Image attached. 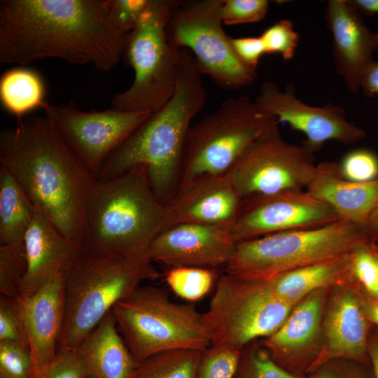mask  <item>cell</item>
<instances>
[{
	"instance_id": "6da1fadb",
	"label": "cell",
	"mask_w": 378,
	"mask_h": 378,
	"mask_svg": "<svg viewBox=\"0 0 378 378\" xmlns=\"http://www.w3.org/2000/svg\"><path fill=\"white\" fill-rule=\"evenodd\" d=\"M127 35L113 22L109 0H2L0 63L27 65L48 58L109 71Z\"/></svg>"
},
{
	"instance_id": "7a4b0ae2",
	"label": "cell",
	"mask_w": 378,
	"mask_h": 378,
	"mask_svg": "<svg viewBox=\"0 0 378 378\" xmlns=\"http://www.w3.org/2000/svg\"><path fill=\"white\" fill-rule=\"evenodd\" d=\"M0 165L66 238L81 246L86 204L97 179L44 115L0 132Z\"/></svg>"
},
{
	"instance_id": "3957f363",
	"label": "cell",
	"mask_w": 378,
	"mask_h": 378,
	"mask_svg": "<svg viewBox=\"0 0 378 378\" xmlns=\"http://www.w3.org/2000/svg\"><path fill=\"white\" fill-rule=\"evenodd\" d=\"M202 76L192 53L179 49L173 96L108 157L97 180H108L133 167L144 165L155 196L167 206L180 186L191 121L206 104Z\"/></svg>"
},
{
	"instance_id": "277c9868",
	"label": "cell",
	"mask_w": 378,
	"mask_h": 378,
	"mask_svg": "<svg viewBox=\"0 0 378 378\" xmlns=\"http://www.w3.org/2000/svg\"><path fill=\"white\" fill-rule=\"evenodd\" d=\"M168 227L167 206L155 196L146 167L136 165L115 178L96 181L86 204L82 250L99 255L147 254L155 237Z\"/></svg>"
},
{
	"instance_id": "5b68a950",
	"label": "cell",
	"mask_w": 378,
	"mask_h": 378,
	"mask_svg": "<svg viewBox=\"0 0 378 378\" xmlns=\"http://www.w3.org/2000/svg\"><path fill=\"white\" fill-rule=\"evenodd\" d=\"M160 276L149 253L99 255L83 250L66 273L64 318L57 348L76 349L118 301Z\"/></svg>"
},
{
	"instance_id": "8992f818",
	"label": "cell",
	"mask_w": 378,
	"mask_h": 378,
	"mask_svg": "<svg viewBox=\"0 0 378 378\" xmlns=\"http://www.w3.org/2000/svg\"><path fill=\"white\" fill-rule=\"evenodd\" d=\"M372 242L365 229L344 220L316 228L277 232L237 242L225 266L226 273L267 280L347 255Z\"/></svg>"
},
{
	"instance_id": "52a82bcc",
	"label": "cell",
	"mask_w": 378,
	"mask_h": 378,
	"mask_svg": "<svg viewBox=\"0 0 378 378\" xmlns=\"http://www.w3.org/2000/svg\"><path fill=\"white\" fill-rule=\"evenodd\" d=\"M111 310L137 365L161 352H203L211 345L202 314L192 304L172 301L163 288L139 286Z\"/></svg>"
},
{
	"instance_id": "ba28073f",
	"label": "cell",
	"mask_w": 378,
	"mask_h": 378,
	"mask_svg": "<svg viewBox=\"0 0 378 378\" xmlns=\"http://www.w3.org/2000/svg\"><path fill=\"white\" fill-rule=\"evenodd\" d=\"M178 1L150 0L139 21L127 36L123 53L134 69V78L127 90L113 97V108L155 113L173 96L178 50L169 45L165 30Z\"/></svg>"
},
{
	"instance_id": "9c48e42d",
	"label": "cell",
	"mask_w": 378,
	"mask_h": 378,
	"mask_svg": "<svg viewBox=\"0 0 378 378\" xmlns=\"http://www.w3.org/2000/svg\"><path fill=\"white\" fill-rule=\"evenodd\" d=\"M279 122L247 96L225 99L216 110L191 126L180 186L200 175L226 174L258 139Z\"/></svg>"
},
{
	"instance_id": "30bf717a",
	"label": "cell",
	"mask_w": 378,
	"mask_h": 378,
	"mask_svg": "<svg viewBox=\"0 0 378 378\" xmlns=\"http://www.w3.org/2000/svg\"><path fill=\"white\" fill-rule=\"evenodd\" d=\"M293 308L274 294L267 280L225 273L217 281L202 321L211 345L242 350L276 331Z\"/></svg>"
},
{
	"instance_id": "8fae6325",
	"label": "cell",
	"mask_w": 378,
	"mask_h": 378,
	"mask_svg": "<svg viewBox=\"0 0 378 378\" xmlns=\"http://www.w3.org/2000/svg\"><path fill=\"white\" fill-rule=\"evenodd\" d=\"M223 0L178 1L166 26L174 49L188 50L201 73L221 88L240 89L253 84L258 74L236 55L223 27Z\"/></svg>"
},
{
	"instance_id": "7c38bea8",
	"label": "cell",
	"mask_w": 378,
	"mask_h": 378,
	"mask_svg": "<svg viewBox=\"0 0 378 378\" xmlns=\"http://www.w3.org/2000/svg\"><path fill=\"white\" fill-rule=\"evenodd\" d=\"M314 153L282 137L279 125L258 139L226 173L241 199L302 190L316 165Z\"/></svg>"
},
{
	"instance_id": "4fadbf2b",
	"label": "cell",
	"mask_w": 378,
	"mask_h": 378,
	"mask_svg": "<svg viewBox=\"0 0 378 378\" xmlns=\"http://www.w3.org/2000/svg\"><path fill=\"white\" fill-rule=\"evenodd\" d=\"M69 149L96 178L108 157L153 113L115 108L84 111L72 102L42 108Z\"/></svg>"
},
{
	"instance_id": "5bb4252c",
	"label": "cell",
	"mask_w": 378,
	"mask_h": 378,
	"mask_svg": "<svg viewBox=\"0 0 378 378\" xmlns=\"http://www.w3.org/2000/svg\"><path fill=\"white\" fill-rule=\"evenodd\" d=\"M342 220L307 190H286L243 198L231 234L237 243L285 231L316 228Z\"/></svg>"
},
{
	"instance_id": "9a60e30c",
	"label": "cell",
	"mask_w": 378,
	"mask_h": 378,
	"mask_svg": "<svg viewBox=\"0 0 378 378\" xmlns=\"http://www.w3.org/2000/svg\"><path fill=\"white\" fill-rule=\"evenodd\" d=\"M254 101L262 112L302 133L306 138L302 145L314 153L328 141L350 145L365 137L364 130L347 120L343 108L332 103L308 105L297 97L291 83L281 90L275 83L265 80Z\"/></svg>"
},
{
	"instance_id": "2e32d148",
	"label": "cell",
	"mask_w": 378,
	"mask_h": 378,
	"mask_svg": "<svg viewBox=\"0 0 378 378\" xmlns=\"http://www.w3.org/2000/svg\"><path fill=\"white\" fill-rule=\"evenodd\" d=\"M236 244L230 228L178 223L167 227L155 237L149 255L153 262L169 267L214 269L227 265Z\"/></svg>"
},
{
	"instance_id": "e0dca14e",
	"label": "cell",
	"mask_w": 378,
	"mask_h": 378,
	"mask_svg": "<svg viewBox=\"0 0 378 378\" xmlns=\"http://www.w3.org/2000/svg\"><path fill=\"white\" fill-rule=\"evenodd\" d=\"M241 200L226 174L198 176L181 185L167 206L169 227L198 223L231 230Z\"/></svg>"
},
{
	"instance_id": "ac0fdd59",
	"label": "cell",
	"mask_w": 378,
	"mask_h": 378,
	"mask_svg": "<svg viewBox=\"0 0 378 378\" xmlns=\"http://www.w3.org/2000/svg\"><path fill=\"white\" fill-rule=\"evenodd\" d=\"M359 286H347L329 302L323 321L324 346L311 365L314 370L333 359H347L370 364L368 340L372 324L363 309Z\"/></svg>"
},
{
	"instance_id": "d6986e66",
	"label": "cell",
	"mask_w": 378,
	"mask_h": 378,
	"mask_svg": "<svg viewBox=\"0 0 378 378\" xmlns=\"http://www.w3.org/2000/svg\"><path fill=\"white\" fill-rule=\"evenodd\" d=\"M66 273H59L29 298L20 297L32 378H41L57 354L64 318Z\"/></svg>"
},
{
	"instance_id": "ffe728a7",
	"label": "cell",
	"mask_w": 378,
	"mask_h": 378,
	"mask_svg": "<svg viewBox=\"0 0 378 378\" xmlns=\"http://www.w3.org/2000/svg\"><path fill=\"white\" fill-rule=\"evenodd\" d=\"M34 218L24 237L27 272L22 298H29L59 273H67L82 251V246L62 234L36 206Z\"/></svg>"
},
{
	"instance_id": "44dd1931",
	"label": "cell",
	"mask_w": 378,
	"mask_h": 378,
	"mask_svg": "<svg viewBox=\"0 0 378 378\" xmlns=\"http://www.w3.org/2000/svg\"><path fill=\"white\" fill-rule=\"evenodd\" d=\"M325 20L332 36L336 71L348 90L356 93L366 66L373 59L374 34L346 0L328 1Z\"/></svg>"
},
{
	"instance_id": "7402d4cb",
	"label": "cell",
	"mask_w": 378,
	"mask_h": 378,
	"mask_svg": "<svg viewBox=\"0 0 378 378\" xmlns=\"http://www.w3.org/2000/svg\"><path fill=\"white\" fill-rule=\"evenodd\" d=\"M306 190L330 206L342 220L366 230L369 218L378 205V178L365 183L348 181L338 171V163L316 165Z\"/></svg>"
},
{
	"instance_id": "603a6c76",
	"label": "cell",
	"mask_w": 378,
	"mask_h": 378,
	"mask_svg": "<svg viewBox=\"0 0 378 378\" xmlns=\"http://www.w3.org/2000/svg\"><path fill=\"white\" fill-rule=\"evenodd\" d=\"M77 349L96 378H133L137 364L118 330L112 310Z\"/></svg>"
},
{
	"instance_id": "cb8c5ba5",
	"label": "cell",
	"mask_w": 378,
	"mask_h": 378,
	"mask_svg": "<svg viewBox=\"0 0 378 378\" xmlns=\"http://www.w3.org/2000/svg\"><path fill=\"white\" fill-rule=\"evenodd\" d=\"M326 289L308 295L292 309L282 326L262 344L279 365L307 349L320 331Z\"/></svg>"
},
{
	"instance_id": "d4e9b609",
	"label": "cell",
	"mask_w": 378,
	"mask_h": 378,
	"mask_svg": "<svg viewBox=\"0 0 378 378\" xmlns=\"http://www.w3.org/2000/svg\"><path fill=\"white\" fill-rule=\"evenodd\" d=\"M353 253L328 262L289 271L267 279L274 294L295 307L312 293L354 279Z\"/></svg>"
},
{
	"instance_id": "484cf974",
	"label": "cell",
	"mask_w": 378,
	"mask_h": 378,
	"mask_svg": "<svg viewBox=\"0 0 378 378\" xmlns=\"http://www.w3.org/2000/svg\"><path fill=\"white\" fill-rule=\"evenodd\" d=\"M36 210L15 177L0 167V245L23 241Z\"/></svg>"
},
{
	"instance_id": "4316f807",
	"label": "cell",
	"mask_w": 378,
	"mask_h": 378,
	"mask_svg": "<svg viewBox=\"0 0 378 378\" xmlns=\"http://www.w3.org/2000/svg\"><path fill=\"white\" fill-rule=\"evenodd\" d=\"M45 86L41 77L27 68H14L0 78V100L4 108L19 120L37 108H43Z\"/></svg>"
},
{
	"instance_id": "83f0119b",
	"label": "cell",
	"mask_w": 378,
	"mask_h": 378,
	"mask_svg": "<svg viewBox=\"0 0 378 378\" xmlns=\"http://www.w3.org/2000/svg\"><path fill=\"white\" fill-rule=\"evenodd\" d=\"M202 354L178 349L153 355L137 365L133 378H197Z\"/></svg>"
},
{
	"instance_id": "f1b7e54d",
	"label": "cell",
	"mask_w": 378,
	"mask_h": 378,
	"mask_svg": "<svg viewBox=\"0 0 378 378\" xmlns=\"http://www.w3.org/2000/svg\"><path fill=\"white\" fill-rule=\"evenodd\" d=\"M214 269L176 267H170L165 274V281L180 298L196 301L210 290L215 279Z\"/></svg>"
},
{
	"instance_id": "f546056e",
	"label": "cell",
	"mask_w": 378,
	"mask_h": 378,
	"mask_svg": "<svg viewBox=\"0 0 378 378\" xmlns=\"http://www.w3.org/2000/svg\"><path fill=\"white\" fill-rule=\"evenodd\" d=\"M27 272V260L23 241L0 245V293L16 298Z\"/></svg>"
},
{
	"instance_id": "4dcf8cb0",
	"label": "cell",
	"mask_w": 378,
	"mask_h": 378,
	"mask_svg": "<svg viewBox=\"0 0 378 378\" xmlns=\"http://www.w3.org/2000/svg\"><path fill=\"white\" fill-rule=\"evenodd\" d=\"M242 350L211 345L202 352L197 378H235Z\"/></svg>"
},
{
	"instance_id": "1f68e13d",
	"label": "cell",
	"mask_w": 378,
	"mask_h": 378,
	"mask_svg": "<svg viewBox=\"0 0 378 378\" xmlns=\"http://www.w3.org/2000/svg\"><path fill=\"white\" fill-rule=\"evenodd\" d=\"M235 378H300L278 365L261 347L242 349Z\"/></svg>"
},
{
	"instance_id": "d6a6232c",
	"label": "cell",
	"mask_w": 378,
	"mask_h": 378,
	"mask_svg": "<svg viewBox=\"0 0 378 378\" xmlns=\"http://www.w3.org/2000/svg\"><path fill=\"white\" fill-rule=\"evenodd\" d=\"M340 176L351 181L365 183L378 178V155L371 150L356 148L338 163Z\"/></svg>"
},
{
	"instance_id": "836d02e7",
	"label": "cell",
	"mask_w": 378,
	"mask_h": 378,
	"mask_svg": "<svg viewBox=\"0 0 378 378\" xmlns=\"http://www.w3.org/2000/svg\"><path fill=\"white\" fill-rule=\"evenodd\" d=\"M0 342H13L29 347L20 297H0Z\"/></svg>"
},
{
	"instance_id": "e575fe53",
	"label": "cell",
	"mask_w": 378,
	"mask_h": 378,
	"mask_svg": "<svg viewBox=\"0 0 378 378\" xmlns=\"http://www.w3.org/2000/svg\"><path fill=\"white\" fill-rule=\"evenodd\" d=\"M265 54L279 53L284 60L293 58L299 43V34L293 22L282 19L266 29L260 36Z\"/></svg>"
},
{
	"instance_id": "d590c367",
	"label": "cell",
	"mask_w": 378,
	"mask_h": 378,
	"mask_svg": "<svg viewBox=\"0 0 378 378\" xmlns=\"http://www.w3.org/2000/svg\"><path fill=\"white\" fill-rule=\"evenodd\" d=\"M0 378H32V360L28 346L0 342Z\"/></svg>"
},
{
	"instance_id": "8d00e7d4",
	"label": "cell",
	"mask_w": 378,
	"mask_h": 378,
	"mask_svg": "<svg viewBox=\"0 0 378 378\" xmlns=\"http://www.w3.org/2000/svg\"><path fill=\"white\" fill-rule=\"evenodd\" d=\"M91 375L85 358L76 348L58 350L41 378H88Z\"/></svg>"
},
{
	"instance_id": "74e56055",
	"label": "cell",
	"mask_w": 378,
	"mask_h": 378,
	"mask_svg": "<svg viewBox=\"0 0 378 378\" xmlns=\"http://www.w3.org/2000/svg\"><path fill=\"white\" fill-rule=\"evenodd\" d=\"M376 244L361 247L353 253V273L363 290L378 299V265L374 248Z\"/></svg>"
},
{
	"instance_id": "f35d334b",
	"label": "cell",
	"mask_w": 378,
	"mask_h": 378,
	"mask_svg": "<svg viewBox=\"0 0 378 378\" xmlns=\"http://www.w3.org/2000/svg\"><path fill=\"white\" fill-rule=\"evenodd\" d=\"M269 4L267 0H223L221 9L223 24L261 21L267 13Z\"/></svg>"
},
{
	"instance_id": "ab89813d",
	"label": "cell",
	"mask_w": 378,
	"mask_h": 378,
	"mask_svg": "<svg viewBox=\"0 0 378 378\" xmlns=\"http://www.w3.org/2000/svg\"><path fill=\"white\" fill-rule=\"evenodd\" d=\"M310 378H374L370 364L347 359H333L313 370Z\"/></svg>"
},
{
	"instance_id": "60d3db41",
	"label": "cell",
	"mask_w": 378,
	"mask_h": 378,
	"mask_svg": "<svg viewBox=\"0 0 378 378\" xmlns=\"http://www.w3.org/2000/svg\"><path fill=\"white\" fill-rule=\"evenodd\" d=\"M149 2L150 0H109L111 19L127 36L139 21Z\"/></svg>"
},
{
	"instance_id": "b9f144b4",
	"label": "cell",
	"mask_w": 378,
	"mask_h": 378,
	"mask_svg": "<svg viewBox=\"0 0 378 378\" xmlns=\"http://www.w3.org/2000/svg\"><path fill=\"white\" fill-rule=\"evenodd\" d=\"M230 41L237 57L248 67L256 70L261 56L265 54L260 37H231Z\"/></svg>"
},
{
	"instance_id": "7bdbcfd3",
	"label": "cell",
	"mask_w": 378,
	"mask_h": 378,
	"mask_svg": "<svg viewBox=\"0 0 378 378\" xmlns=\"http://www.w3.org/2000/svg\"><path fill=\"white\" fill-rule=\"evenodd\" d=\"M360 89L369 98L378 94V60L372 59L366 66L362 76Z\"/></svg>"
},
{
	"instance_id": "ee69618b",
	"label": "cell",
	"mask_w": 378,
	"mask_h": 378,
	"mask_svg": "<svg viewBox=\"0 0 378 378\" xmlns=\"http://www.w3.org/2000/svg\"><path fill=\"white\" fill-rule=\"evenodd\" d=\"M368 354L374 378H378V328L373 325L368 340Z\"/></svg>"
},
{
	"instance_id": "f6af8a7d",
	"label": "cell",
	"mask_w": 378,
	"mask_h": 378,
	"mask_svg": "<svg viewBox=\"0 0 378 378\" xmlns=\"http://www.w3.org/2000/svg\"><path fill=\"white\" fill-rule=\"evenodd\" d=\"M362 305L369 322L378 328V299L373 298L363 292Z\"/></svg>"
},
{
	"instance_id": "bcb514c9",
	"label": "cell",
	"mask_w": 378,
	"mask_h": 378,
	"mask_svg": "<svg viewBox=\"0 0 378 378\" xmlns=\"http://www.w3.org/2000/svg\"><path fill=\"white\" fill-rule=\"evenodd\" d=\"M358 11L378 15V0H348ZM376 50H378V31L374 34Z\"/></svg>"
},
{
	"instance_id": "7dc6e473",
	"label": "cell",
	"mask_w": 378,
	"mask_h": 378,
	"mask_svg": "<svg viewBox=\"0 0 378 378\" xmlns=\"http://www.w3.org/2000/svg\"><path fill=\"white\" fill-rule=\"evenodd\" d=\"M366 231L371 241L378 243V205L369 218Z\"/></svg>"
},
{
	"instance_id": "c3c4849f",
	"label": "cell",
	"mask_w": 378,
	"mask_h": 378,
	"mask_svg": "<svg viewBox=\"0 0 378 378\" xmlns=\"http://www.w3.org/2000/svg\"><path fill=\"white\" fill-rule=\"evenodd\" d=\"M374 253L375 258L378 265V248L376 245L374 248Z\"/></svg>"
},
{
	"instance_id": "681fc988",
	"label": "cell",
	"mask_w": 378,
	"mask_h": 378,
	"mask_svg": "<svg viewBox=\"0 0 378 378\" xmlns=\"http://www.w3.org/2000/svg\"><path fill=\"white\" fill-rule=\"evenodd\" d=\"M88 378H96V377H94V376H92V375H91V376H90Z\"/></svg>"
}]
</instances>
